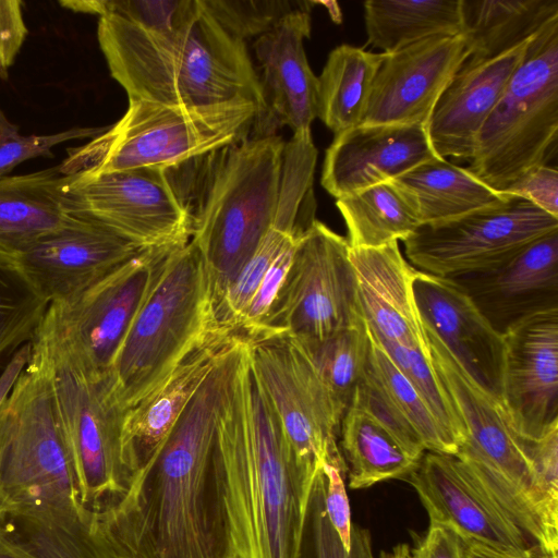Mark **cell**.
I'll use <instances>...</instances> for the list:
<instances>
[{
	"label": "cell",
	"mask_w": 558,
	"mask_h": 558,
	"mask_svg": "<svg viewBox=\"0 0 558 558\" xmlns=\"http://www.w3.org/2000/svg\"><path fill=\"white\" fill-rule=\"evenodd\" d=\"M243 348L219 357L123 498L97 514L109 558H236L217 430Z\"/></svg>",
	"instance_id": "cell-1"
},
{
	"label": "cell",
	"mask_w": 558,
	"mask_h": 558,
	"mask_svg": "<svg viewBox=\"0 0 558 558\" xmlns=\"http://www.w3.org/2000/svg\"><path fill=\"white\" fill-rule=\"evenodd\" d=\"M81 501L43 349L0 401V536L28 558H109Z\"/></svg>",
	"instance_id": "cell-2"
},
{
	"label": "cell",
	"mask_w": 558,
	"mask_h": 558,
	"mask_svg": "<svg viewBox=\"0 0 558 558\" xmlns=\"http://www.w3.org/2000/svg\"><path fill=\"white\" fill-rule=\"evenodd\" d=\"M236 558H301L311 486L243 352L217 430Z\"/></svg>",
	"instance_id": "cell-3"
},
{
	"label": "cell",
	"mask_w": 558,
	"mask_h": 558,
	"mask_svg": "<svg viewBox=\"0 0 558 558\" xmlns=\"http://www.w3.org/2000/svg\"><path fill=\"white\" fill-rule=\"evenodd\" d=\"M97 39L111 76L129 100L206 107L245 99L265 124V104L244 41L230 36L201 0H184L162 24L99 16Z\"/></svg>",
	"instance_id": "cell-4"
},
{
	"label": "cell",
	"mask_w": 558,
	"mask_h": 558,
	"mask_svg": "<svg viewBox=\"0 0 558 558\" xmlns=\"http://www.w3.org/2000/svg\"><path fill=\"white\" fill-rule=\"evenodd\" d=\"M284 142L246 137L168 171L191 220L214 305L272 227Z\"/></svg>",
	"instance_id": "cell-5"
},
{
	"label": "cell",
	"mask_w": 558,
	"mask_h": 558,
	"mask_svg": "<svg viewBox=\"0 0 558 558\" xmlns=\"http://www.w3.org/2000/svg\"><path fill=\"white\" fill-rule=\"evenodd\" d=\"M218 332L223 331L216 324L210 282L199 251L190 240L171 246L111 366L117 402L125 411L136 405Z\"/></svg>",
	"instance_id": "cell-6"
},
{
	"label": "cell",
	"mask_w": 558,
	"mask_h": 558,
	"mask_svg": "<svg viewBox=\"0 0 558 558\" xmlns=\"http://www.w3.org/2000/svg\"><path fill=\"white\" fill-rule=\"evenodd\" d=\"M260 128L258 106L245 99L206 107L129 100L124 114L86 144L66 149L68 175L140 168L169 170L250 136Z\"/></svg>",
	"instance_id": "cell-7"
},
{
	"label": "cell",
	"mask_w": 558,
	"mask_h": 558,
	"mask_svg": "<svg viewBox=\"0 0 558 558\" xmlns=\"http://www.w3.org/2000/svg\"><path fill=\"white\" fill-rule=\"evenodd\" d=\"M558 142V17L530 40L524 58L482 126L466 168L505 192L527 171L546 166Z\"/></svg>",
	"instance_id": "cell-8"
},
{
	"label": "cell",
	"mask_w": 558,
	"mask_h": 558,
	"mask_svg": "<svg viewBox=\"0 0 558 558\" xmlns=\"http://www.w3.org/2000/svg\"><path fill=\"white\" fill-rule=\"evenodd\" d=\"M31 341L46 356L81 501L101 513L123 498L132 482L122 459L125 410L113 396L110 373L86 372L41 325Z\"/></svg>",
	"instance_id": "cell-9"
},
{
	"label": "cell",
	"mask_w": 558,
	"mask_h": 558,
	"mask_svg": "<svg viewBox=\"0 0 558 558\" xmlns=\"http://www.w3.org/2000/svg\"><path fill=\"white\" fill-rule=\"evenodd\" d=\"M253 373L269 399L296 461L313 486L324 464H347L338 446L344 414L314 365L288 336L247 342Z\"/></svg>",
	"instance_id": "cell-10"
},
{
	"label": "cell",
	"mask_w": 558,
	"mask_h": 558,
	"mask_svg": "<svg viewBox=\"0 0 558 558\" xmlns=\"http://www.w3.org/2000/svg\"><path fill=\"white\" fill-rule=\"evenodd\" d=\"M350 248L347 238L317 219L312 223L296 241L260 340H319L363 318Z\"/></svg>",
	"instance_id": "cell-11"
},
{
	"label": "cell",
	"mask_w": 558,
	"mask_h": 558,
	"mask_svg": "<svg viewBox=\"0 0 558 558\" xmlns=\"http://www.w3.org/2000/svg\"><path fill=\"white\" fill-rule=\"evenodd\" d=\"M170 247L142 250L77 295L50 303L41 325L86 372L109 374Z\"/></svg>",
	"instance_id": "cell-12"
},
{
	"label": "cell",
	"mask_w": 558,
	"mask_h": 558,
	"mask_svg": "<svg viewBox=\"0 0 558 558\" xmlns=\"http://www.w3.org/2000/svg\"><path fill=\"white\" fill-rule=\"evenodd\" d=\"M557 230L558 218L513 196L497 207L421 225L403 244L416 270L452 278L498 263Z\"/></svg>",
	"instance_id": "cell-13"
},
{
	"label": "cell",
	"mask_w": 558,
	"mask_h": 558,
	"mask_svg": "<svg viewBox=\"0 0 558 558\" xmlns=\"http://www.w3.org/2000/svg\"><path fill=\"white\" fill-rule=\"evenodd\" d=\"M424 332L433 366L465 433L454 456L510 485L558 530V500L539 485L523 440L510 426L499 400L483 389L433 333Z\"/></svg>",
	"instance_id": "cell-14"
},
{
	"label": "cell",
	"mask_w": 558,
	"mask_h": 558,
	"mask_svg": "<svg viewBox=\"0 0 558 558\" xmlns=\"http://www.w3.org/2000/svg\"><path fill=\"white\" fill-rule=\"evenodd\" d=\"M73 175L66 192L75 211L135 246L159 248L190 240V215L167 170Z\"/></svg>",
	"instance_id": "cell-15"
},
{
	"label": "cell",
	"mask_w": 558,
	"mask_h": 558,
	"mask_svg": "<svg viewBox=\"0 0 558 558\" xmlns=\"http://www.w3.org/2000/svg\"><path fill=\"white\" fill-rule=\"evenodd\" d=\"M407 477L432 524L510 558H558L520 529L458 457L427 451Z\"/></svg>",
	"instance_id": "cell-16"
},
{
	"label": "cell",
	"mask_w": 558,
	"mask_h": 558,
	"mask_svg": "<svg viewBox=\"0 0 558 558\" xmlns=\"http://www.w3.org/2000/svg\"><path fill=\"white\" fill-rule=\"evenodd\" d=\"M499 401L514 433L537 440L558 426V310L504 336Z\"/></svg>",
	"instance_id": "cell-17"
},
{
	"label": "cell",
	"mask_w": 558,
	"mask_h": 558,
	"mask_svg": "<svg viewBox=\"0 0 558 558\" xmlns=\"http://www.w3.org/2000/svg\"><path fill=\"white\" fill-rule=\"evenodd\" d=\"M142 248L80 216L19 254L13 265L46 303L66 301L100 280Z\"/></svg>",
	"instance_id": "cell-18"
},
{
	"label": "cell",
	"mask_w": 558,
	"mask_h": 558,
	"mask_svg": "<svg viewBox=\"0 0 558 558\" xmlns=\"http://www.w3.org/2000/svg\"><path fill=\"white\" fill-rule=\"evenodd\" d=\"M469 58L462 34L428 38L385 53L361 124H422Z\"/></svg>",
	"instance_id": "cell-19"
},
{
	"label": "cell",
	"mask_w": 558,
	"mask_h": 558,
	"mask_svg": "<svg viewBox=\"0 0 558 558\" xmlns=\"http://www.w3.org/2000/svg\"><path fill=\"white\" fill-rule=\"evenodd\" d=\"M448 279L504 336L534 315L558 310V230L498 263Z\"/></svg>",
	"instance_id": "cell-20"
},
{
	"label": "cell",
	"mask_w": 558,
	"mask_h": 558,
	"mask_svg": "<svg viewBox=\"0 0 558 558\" xmlns=\"http://www.w3.org/2000/svg\"><path fill=\"white\" fill-rule=\"evenodd\" d=\"M412 293L423 329L433 333L464 371L499 400L502 336L448 278L416 270Z\"/></svg>",
	"instance_id": "cell-21"
},
{
	"label": "cell",
	"mask_w": 558,
	"mask_h": 558,
	"mask_svg": "<svg viewBox=\"0 0 558 558\" xmlns=\"http://www.w3.org/2000/svg\"><path fill=\"white\" fill-rule=\"evenodd\" d=\"M437 158L422 124H360L335 135L320 183L336 199ZM439 158V157H438Z\"/></svg>",
	"instance_id": "cell-22"
},
{
	"label": "cell",
	"mask_w": 558,
	"mask_h": 558,
	"mask_svg": "<svg viewBox=\"0 0 558 558\" xmlns=\"http://www.w3.org/2000/svg\"><path fill=\"white\" fill-rule=\"evenodd\" d=\"M531 38L502 54L463 62L426 123L437 157L472 160L477 135L522 62Z\"/></svg>",
	"instance_id": "cell-23"
},
{
	"label": "cell",
	"mask_w": 558,
	"mask_h": 558,
	"mask_svg": "<svg viewBox=\"0 0 558 558\" xmlns=\"http://www.w3.org/2000/svg\"><path fill=\"white\" fill-rule=\"evenodd\" d=\"M310 35V12L293 9L253 45L265 104L264 129L284 125L293 133L311 131L317 118L318 80L304 49Z\"/></svg>",
	"instance_id": "cell-24"
},
{
	"label": "cell",
	"mask_w": 558,
	"mask_h": 558,
	"mask_svg": "<svg viewBox=\"0 0 558 558\" xmlns=\"http://www.w3.org/2000/svg\"><path fill=\"white\" fill-rule=\"evenodd\" d=\"M362 316L371 335L430 354L412 293L416 269L401 254L398 241L380 247L350 248Z\"/></svg>",
	"instance_id": "cell-25"
},
{
	"label": "cell",
	"mask_w": 558,
	"mask_h": 558,
	"mask_svg": "<svg viewBox=\"0 0 558 558\" xmlns=\"http://www.w3.org/2000/svg\"><path fill=\"white\" fill-rule=\"evenodd\" d=\"M238 340L226 332L213 335L157 390L125 411L122 459L132 478L159 448L219 357Z\"/></svg>",
	"instance_id": "cell-26"
},
{
	"label": "cell",
	"mask_w": 558,
	"mask_h": 558,
	"mask_svg": "<svg viewBox=\"0 0 558 558\" xmlns=\"http://www.w3.org/2000/svg\"><path fill=\"white\" fill-rule=\"evenodd\" d=\"M73 177L58 165L0 178V260L13 264L36 241L81 216L66 192Z\"/></svg>",
	"instance_id": "cell-27"
},
{
	"label": "cell",
	"mask_w": 558,
	"mask_h": 558,
	"mask_svg": "<svg viewBox=\"0 0 558 558\" xmlns=\"http://www.w3.org/2000/svg\"><path fill=\"white\" fill-rule=\"evenodd\" d=\"M413 203L421 225L497 207L513 196L499 192L447 159L427 160L392 180Z\"/></svg>",
	"instance_id": "cell-28"
},
{
	"label": "cell",
	"mask_w": 558,
	"mask_h": 558,
	"mask_svg": "<svg viewBox=\"0 0 558 558\" xmlns=\"http://www.w3.org/2000/svg\"><path fill=\"white\" fill-rule=\"evenodd\" d=\"M468 59H488L533 37L558 17V0H461Z\"/></svg>",
	"instance_id": "cell-29"
},
{
	"label": "cell",
	"mask_w": 558,
	"mask_h": 558,
	"mask_svg": "<svg viewBox=\"0 0 558 558\" xmlns=\"http://www.w3.org/2000/svg\"><path fill=\"white\" fill-rule=\"evenodd\" d=\"M385 52L350 45L332 49L318 80L317 118L335 135L360 125Z\"/></svg>",
	"instance_id": "cell-30"
},
{
	"label": "cell",
	"mask_w": 558,
	"mask_h": 558,
	"mask_svg": "<svg viewBox=\"0 0 558 558\" xmlns=\"http://www.w3.org/2000/svg\"><path fill=\"white\" fill-rule=\"evenodd\" d=\"M367 45L389 53L415 43L461 34V0H367Z\"/></svg>",
	"instance_id": "cell-31"
},
{
	"label": "cell",
	"mask_w": 558,
	"mask_h": 558,
	"mask_svg": "<svg viewBox=\"0 0 558 558\" xmlns=\"http://www.w3.org/2000/svg\"><path fill=\"white\" fill-rule=\"evenodd\" d=\"M351 248L380 247L404 241L420 226L409 196L392 181H386L337 198Z\"/></svg>",
	"instance_id": "cell-32"
},
{
	"label": "cell",
	"mask_w": 558,
	"mask_h": 558,
	"mask_svg": "<svg viewBox=\"0 0 558 558\" xmlns=\"http://www.w3.org/2000/svg\"><path fill=\"white\" fill-rule=\"evenodd\" d=\"M339 435L352 489L404 478L418 464L386 428L359 407L347 408Z\"/></svg>",
	"instance_id": "cell-33"
},
{
	"label": "cell",
	"mask_w": 558,
	"mask_h": 558,
	"mask_svg": "<svg viewBox=\"0 0 558 558\" xmlns=\"http://www.w3.org/2000/svg\"><path fill=\"white\" fill-rule=\"evenodd\" d=\"M317 155L311 131L292 133L284 142L272 228L294 238L316 220L313 183Z\"/></svg>",
	"instance_id": "cell-34"
},
{
	"label": "cell",
	"mask_w": 558,
	"mask_h": 558,
	"mask_svg": "<svg viewBox=\"0 0 558 558\" xmlns=\"http://www.w3.org/2000/svg\"><path fill=\"white\" fill-rule=\"evenodd\" d=\"M293 340L345 412L367 363L369 333L364 318L324 339Z\"/></svg>",
	"instance_id": "cell-35"
},
{
	"label": "cell",
	"mask_w": 558,
	"mask_h": 558,
	"mask_svg": "<svg viewBox=\"0 0 558 558\" xmlns=\"http://www.w3.org/2000/svg\"><path fill=\"white\" fill-rule=\"evenodd\" d=\"M366 368L392 405L420 435L427 451L457 453V448L445 436L417 390L371 333Z\"/></svg>",
	"instance_id": "cell-36"
},
{
	"label": "cell",
	"mask_w": 558,
	"mask_h": 558,
	"mask_svg": "<svg viewBox=\"0 0 558 558\" xmlns=\"http://www.w3.org/2000/svg\"><path fill=\"white\" fill-rule=\"evenodd\" d=\"M373 339L385 350L396 366L417 390L445 436L458 450L464 441V428L433 366L430 354H426L416 348L378 341L374 337Z\"/></svg>",
	"instance_id": "cell-37"
},
{
	"label": "cell",
	"mask_w": 558,
	"mask_h": 558,
	"mask_svg": "<svg viewBox=\"0 0 558 558\" xmlns=\"http://www.w3.org/2000/svg\"><path fill=\"white\" fill-rule=\"evenodd\" d=\"M48 305L13 264L0 260V360L31 342Z\"/></svg>",
	"instance_id": "cell-38"
},
{
	"label": "cell",
	"mask_w": 558,
	"mask_h": 558,
	"mask_svg": "<svg viewBox=\"0 0 558 558\" xmlns=\"http://www.w3.org/2000/svg\"><path fill=\"white\" fill-rule=\"evenodd\" d=\"M296 239L272 227L268 230L215 307L216 324L221 331L235 336L238 324L269 267Z\"/></svg>",
	"instance_id": "cell-39"
},
{
	"label": "cell",
	"mask_w": 558,
	"mask_h": 558,
	"mask_svg": "<svg viewBox=\"0 0 558 558\" xmlns=\"http://www.w3.org/2000/svg\"><path fill=\"white\" fill-rule=\"evenodd\" d=\"M301 558H374L371 535L359 526L352 525L351 550L343 548L327 518L323 471L311 492Z\"/></svg>",
	"instance_id": "cell-40"
},
{
	"label": "cell",
	"mask_w": 558,
	"mask_h": 558,
	"mask_svg": "<svg viewBox=\"0 0 558 558\" xmlns=\"http://www.w3.org/2000/svg\"><path fill=\"white\" fill-rule=\"evenodd\" d=\"M105 128H72L54 134L22 135L0 107V178L9 175L20 163L34 158H53L52 148L59 144L94 138Z\"/></svg>",
	"instance_id": "cell-41"
},
{
	"label": "cell",
	"mask_w": 558,
	"mask_h": 558,
	"mask_svg": "<svg viewBox=\"0 0 558 558\" xmlns=\"http://www.w3.org/2000/svg\"><path fill=\"white\" fill-rule=\"evenodd\" d=\"M203 7L232 37L245 43L269 31L292 11L286 0H201Z\"/></svg>",
	"instance_id": "cell-42"
},
{
	"label": "cell",
	"mask_w": 558,
	"mask_h": 558,
	"mask_svg": "<svg viewBox=\"0 0 558 558\" xmlns=\"http://www.w3.org/2000/svg\"><path fill=\"white\" fill-rule=\"evenodd\" d=\"M350 404L367 412L393 436L412 459L420 461L426 451L422 438L392 405L366 367L363 378L353 392Z\"/></svg>",
	"instance_id": "cell-43"
},
{
	"label": "cell",
	"mask_w": 558,
	"mask_h": 558,
	"mask_svg": "<svg viewBox=\"0 0 558 558\" xmlns=\"http://www.w3.org/2000/svg\"><path fill=\"white\" fill-rule=\"evenodd\" d=\"M505 193L526 199L558 218V171L554 167L546 165L527 171Z\"/></svg>",
	"instance_id": "cell-44"
},
{
	"label": "cell",
	"mask_w": 558,
	"mask_h": 558,
	"mask_svg": "<svg viewBox=\"0 0 558 558\" xmlns=\"http://www.w3.org/2000/svg\"><path fill=\"white\" fill-rule=\"evenodd\" d=\"M325 509L327 518L343 548L349 553L352 546V522L350 504L344 486L343 473L333 465L324 464Z\"/></svg>",
	"instance_id": "cell-45"
},
{
	"label": "cell",
	"mask_w": 558,
	"mask_h": 558,
	"mask_svg": "<svg viewBox=\"0 0 558 558\" xmlns=\"http://www.w3.org/2000/svg\"><path fill=\"white\" fill-rule=\"evenodd\" d=\"M28 29L20 0H0V78L9 77Z\"/></svg>",
	"instance_id": "cell-46"
},
{
	"label": "cell",
	"mask_w": 558,
	"mask_h": 558,
	"mask_svg": "<svg viewBox=\"0 0 558 558\" xmlns=\"http://www.w3.org/2000/svg\"><path fill=\"white\" fill-rule=\"evenodd\" d=\"M522 440L539 485L558 500V426L537 440Z\"/></svg>",
	"instance_id": "cell-47"
},
{
	"label": "cell",
	"mask_w": 558,
	"mask_h": 558,
	"mask_svg": "<svg viewBox=\"0 0 558 558\" xmlns=\"http://www.w3.org/2000/svg\"><path fill=\"white\" fill-rule=\"evenodd\" d=\"M412 558H464V542L451 529L429 524L427 534L414 548Z\"/></svg>",
	"instance_id": "cell-48"
},
{
	"label": "cell",
	"mask_w": 558,
	"mask_h": 558,
	"mask_svg": "<svg viewBox=\"0 0 558 558\" xmlns=\"http://www.w3.org/2000/svg\"><path fill=\"white\" fill-rule=\"evenodd\" d=\"M464 542V558H510L480 545Z\"/></svg>",
	"instance_id": "cell-49"
},
{
	"label": "cell",
	"mask_w": 558,
	"mask_h": 558,
	"mask_svg": "<svg viewBox=\"0 0 558 558\" xmlns=\"http://www.w3.org/2000/svg\"><path fill=\"white\" fill-rule=\"evenodd\" d=\"M0 558H28L16 547L0 536Z\"/></svg>",
	"instance_id": "cell-50"
},
{
	"label": "cell",
	"mask_w": 558,
	"mask_h": 558,
	"mask_svg": "<svg viewBox=\"0 0 558 558\" xmlns=\"http://www.w3.org/2000/svg\"><path fill=\"white\" fill-rule=\"evenodd\" d=\"M381 558H412L411 547L405 544H400L389 553L381 555Z\"/></svg>",
	"instance_id": "cell-51"
}]
</instances>
